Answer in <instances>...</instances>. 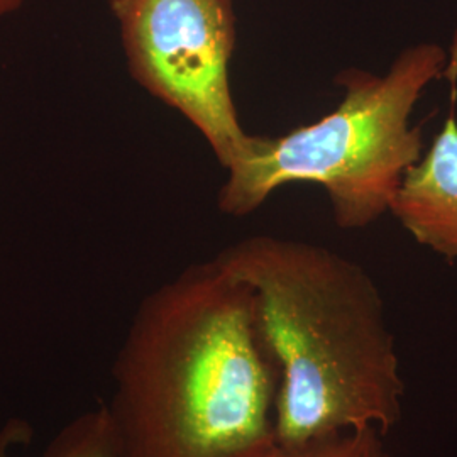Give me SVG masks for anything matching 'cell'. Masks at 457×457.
Returning a JSON list of instances; mask_svg holds the SVG:
<instances>
[{
  "label": "cell",
  "mask_w": 457,
  "mask_h": 457,
  "mask_svg": "<svg viewBox=\"0 0 457 457\" xmlns=\"http://www.w3.org/2000/svg\"><path fill=\"white\" fill-rule=\"evenodd\" d=\"M119 457H270L278 375L251 288L217 258L147 295L112 370Z\"/></svg>",
  "instance_id": "6da1fadb"
},
{
  "label": "cell",
  "mask_w": 457,
  "mask_h": 457,
  "mask_svg": "<svg viewBox=\"0 0 457 457\" xmlns=\"http://www.w3.org/2000/svg\"><path fill=\"white\" fill-rule=\"evenodd\" d=\"M215 258L251 288L277 370L278 445L368 428L388 436L405 383L370 273L328 247L277 236L245 237Z\"/></svg>",
  "instance_id": "7a4b0ae2"
},
{
  "label": "cell",
  "mask_w": 457,
  "mask_h": 457,
  "mask_svg": "<svg viewBox=\"0 0 457 457\" xmlns=\"http://www.w3.org/2000/svg\"><path fill=\"white\" fill-rule=\"evenodd\" d=\"M439 45L405 48L385 75L349 68L336 77L344 97L328 114L275 137L253 136L219 192L220 212L243 217L278 188L311 183L326 190L341 228L371 226L390 212L407 171L424 154L410 117L425 88L449 71Z\"/></svg>",
  "instance_id": "3957f363"
},
{
  "label": "cell",
  "mask_w": 457,
  "mask_h": 457,
  "mask_svg": "<svg viewBox=\"0 0 457 457\" xmlns=\"http://www.w3.org/2000/svg\"><path fill=\"white\" fill-rule=\"evenodd\" d=\"M132 79L180 112L228 171L247 134L230 88L236 49L232 0H111Z\"/></svg>",
  "instance_id": "277c9868"
},
{
  "label": "cell",
  "mask_w": 457,
  "mask_h": 457,
  "mask_svg": "<svg viewBox=\"0 0 457 457\" xmlns=\"http://www.w3.org/2000/svg\"><path fill=\"white\" fill-rule=\"evenodd\" d=\"M390 212L410 236L457 260V119L454 107L420 160L407 171Z\"/></svg>",
  "instance_id": "5b68a950"
},
{
  "label": "cell",
  "mask_w": 457,
  "mask_h": 457,
  "mask_svg": "<svg viewBox=\"0 0 457 457\" xmlns=\"http://www.w3.org/2000/svg\"><path fill=\"white\" fill-rule=\"evenodd\" d=\"M33 434V425L26 419H7L0 427V457H16L19 447L31 444ZM43 457H119L107 405H98L71 419L49 442Z\"/></svg>",
  "instance_id": "8992f818"
},
{
  "label": "cell",
  "mask_w": 457,
  "mask_h": 457,
  "mask_svg": "<svg viewBox=\"0 0 457 457\" xmlns=\"http://www.w3.org/2000/svg\"><path fill=\"white\" fill-rule=\"evenodd\" d=\"M385 439V434L373 428L356 430L298 447L278 445L270 457H393Z\"/></svg>",
  "instance_id": "52a82bcc"
},
{
  "label": "cell",
  "mask_w": 457,
  "mask_h": 457,
  "mask_svg": "<svg viewBox=\"0 0 457 457\" xmlns=\"http://www.w3.org/2000/svg\"><path fill=\"white\" fill-rule=\"evenodd\" d=\"M24 4L26 0H0V19L14 14Z\"/></svg>",
  "instance_id": "ba28073f"
}]
</instances>
